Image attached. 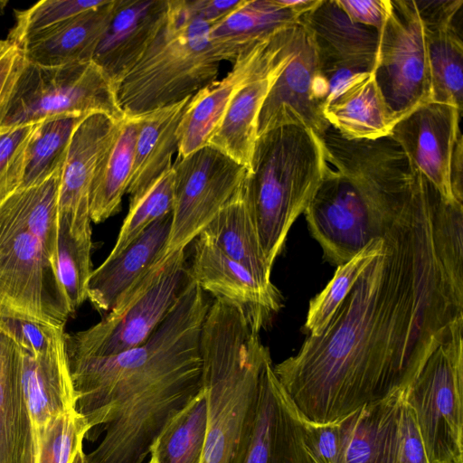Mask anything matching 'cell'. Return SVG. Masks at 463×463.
Here are the masks:
<instances>
[{
	"label": "cell",
	"mask_w": 463,
	"mask_h": 463,
	"mask_svg": "<svg viewBox=\"0 0 463 463\" xmlns=\"http://www.w3.org/2000/svg\"><path fill=\"white\" fill-rule=\"evenodd\" d=\"M383 249L324 331L273 371L299 413L336 422L406 390L463 323V204L420 173L381 235Z\"/></svg>",
	"instance_id": "cell-1"
},
{
	"label": "cell",
	"mask_w": 463,
	"mask_h": 463,
	"mask_svg": "<svg viewBox=\"0 0 463 463\" xmlns=\"http://www.w3.org/2000/svg\"><path fill=\"white\" fill-rule=\"evenodd\" d=\"M68 364L86 438L105 431L86 463H144L165 425L203 389L199 347L168 324L139 346Z\"/></svg>",
	"instance_id": "cell-2"
},
{
	"label": "cell",
	"mask_w": 463,
	"mask_h": 463,
	"mask_svg": "<svg viewBox=\"0 0 463 463\" xmlns=\"http://www.w3.org/2000/svg\"><path fill=\"white\" fill-rule=\"evenodd\" d=\"M319 137L329 165L304 213L325 258L340 266L381 238L407 201L414 172L390 136L349 140L330 127Z\"/></svg>",
	"instance_id": "cell-3"
},
{
	"label": "cell",
	"mask_w": 463,
	"mask_h": 463,
	"mask_svg": "<svg viewBox=\"0 0 463 463\" xmlns=\"http://www.w3.org/2000/svg\"><path fill=\"white\" fill-rule=\"evenodd\" d=\"M237 305L210 304L201 333L207 427L201 463H242L269 350Z\"/></svg>",
	"instance_id": "cell-4"
},
{
	"label": "cell",
	"mask_w": 463,
	"mask_h": 463,
	"mask_svg": "<svg viewBox=\"0 0 463 463\" xmlns=\"http://www.w3.org/2000/svg\"><path fill=\"white\" fill-rule=\"evenodd\" d=\"M328 165L320 137L306 127L284 125L258 136L244 187L270 266Z\"/></svg>",
	"instance_id": "cell-5"
},
{
	"label": "cell",
	"mask_w": 463,
	"mask_h": 463,
	"mask_svg": "<svg viewBox=\"0 0 463 463\" xmlns=\"http://www.w3.org/2000/svg\"><path fill=\"white\" fill-rule=\"evenodd\" d=\"M212 25L188 0H167L154 40L118 85L125 116L178 103L216 80L222 61L210 41Z\"/></svg>",
	"instance_id": "cell-6"
},
{
	"label": "cell",
	"mask_w": 463,
	"mask_h": 463,
	"mask_svg": "<svg viewBox=\"0 0 463 463\" xmlns=\"http://www.w3.org/2000/svg\"><path fill=\"white\" fill-rule=\"evenodd\" d=\"M95 113L107 115L115 121L125 118L117 87L94 61L61 66L25 61L0 117V130Z\"/></svg>",
	"instance_id": "cell-7"
},
{
	"label": "cell",
	"mask_w": 463,
	"mask_h": 463,
	"mask_svg": "<svg viewBox=\"0 0 463 463\" xmlns=\"http://www.w3.org/2000/svg\"><path fill=\"white\" fill-rule=\"evenodd\" d=\"M184 250L157 261L99 323L66 334L67 357L109 356L144 344L167 316L189 279Z\"/></svg>",
	"instance_id": "cell-8"
},
{
	"label": "cell",
	"mask_w": 463,
	"mask_h": 463,
	"mask_svg": "<svg viewBox=\"0 0 463 463\" xmlns=\"http://www.w3.org/2000/svg\"><path fill=\"white\" fill-rule=\"evenodd\" d=\"M0 313L65 326L71 315L56 269L15 193L0 204Z\"/></svg>",
	"instance_id": "cell-9"
},
{
	"label": "cell",
	"mask_w": 463,
	"mask_h": 463,
	"mask_svg": "<svg viewBox=\"0 0 463 463\" xmlns=\"http://www.w3.org/2000/svg\"><path fill=\"white\" fill-rule=\"evenodd\" d=\"M429 463H463V323L405 391Z\"/></svg>",
	"instance_id": "cell-10"
},
{
	"label": "cell",
	"mask_w": 463,
	"mask_h": 463,
	"mask_svg": "<svg viewBox=\"0 0 463 463\" xmlns=\"http://www.w3.org/2000/svg\"><path fill=\"white\" fill-rule=\"evenodd\" d=\"M380 30L373 74L396 122L431 101V80L422 19L414 0H390Z\"/></svg>",
	"instance_id": "cell-11"
},
{
	"label": "cell",
	"mask_w": 463,
	"mask_h": 463,
	"mask_svg": "<svg viewBox=\"0 0 463 463\" xmlns=\"http://www.w3.org/2000/svg\"><path fill=\"white\" fill-rule=\"evenodd\" d=\"M174 208L163 258L184 250L237 191L247 169L204 146L173 165Z\"/></svg>",
	"instance_id": "cell-12"
},
{
	"label": "cell",
	"mask_w": 463,
	"mask_h": 463,
	"mask_svg": "<svg viewBox=\"0 0 463 463\" xmlns=\"http://www.w3.org/2000/svg\"><path fill=\"white\" fill-rule=\"evenodd\" d=\"M297 24L279 32L240 55L222 80H216L192 96L177 129L178 158L185 157L206 146L229 103L241 88L251 80L269 73L291 56Z\"/></svg>",
	"instance_id": "cell-13"
},
{
	"label": "cell",
	"mask_w": 463,
	"mask_h": 463,
	"mask_svg": "<svg viewBox=\"0 0 463 463\" xmlns=\"http://www.w3.org/2000/svg\"><path fill=\"white\" fill-rule=\"evenodd\" d=\"M327 85L308 29L297 24L292 56L270 88L258 118V136L284 125H300L323 135L330 128L324 115Z\"/></svg>",
	"instance_id": "cell-14"
},
{
	"label": "cell",
	"mask_w": 463,
	"mask_h": 463,
	"mask_svg": "<svg viewBox=\"0 0 463 463\" xmlns=\"http://www.w3.org/2000/svg\"><path fill=\"white\" fill-rule=\"evenodd\" d=\"M461 112L453 105L427 102L396 122L389 135L404 152L412 170L422 175L451 204L459 203L452 192L450 165L461 134Z\"/></svg>",
	"instance_id": "cell-15"
},
{
	"label": "cell",
	"mask_w": 463,
	"mask_h": 463,
	"mask_svg": "<svg viewBox=\"0 0 463 463\" xmlns=\"http://www.w3.org/2000/svg\"><path fill=\"white\" fill-rule=\"evenodd\" d=\"M118 121L95 113L76 126L61 171L59 219L78 241L91 239L90 195L99 157Z\"/></svg>",
	"instance_id": "cell-16"
},
{
	"label": "cell",
	"mask_w": 463,
	"mask_h": 463,
	"mask_svg": "<svg viewBox=\"0 0 463 463\" xmlns=\"http://www.w3.org/2000/svg\"><path fill=\"white\" fill-rule=\"evenodd\" d=\"M242 463H314L303 437L301 414L273 371L262 370L256 415Z\"/></svg>",
	"instance_id": "cell-17"
},
{
	"label": "cell",
	"mask_w": 463,
	"mask_h": 463,
	"mask_svg": "<svg viewBox=\"0 0 463 463\" xmlns=\"http://www.w3.org/2000/svg\"><path fill=\"white\" fill-rule=\"evenodd\" d=\"M191 277L203 292L239 306L260 330L282 307L276 286H265L202 235L194 240Z\"/></svg>",
	"instance_id": "cell-18"
},
{
	"label": "cell",
	"mask_w": 463,
	"mask_h": 463,
	"mask_svg": "<svg viewBox=\"0 0 463 463\" xmlns=\"http://www.w3.org/2000/svg\"><path fill=\"white\" fill-rule=\"evenodd\" d=\"M166 8L167 0H116L112 19L92 61L109 76L117 90L154 40Z\"/></svg>",
	"instance_id": "cell-19"
},
{
	"label": "cell",
	"mask_w": 463,
	"mask_h": 463,
	"mask_svg": "<svg viewBox=\"0 0 463 463\" xmlns=\"http://www.w3.org/2000/svg\"><path fill=\"white\" fill-rule=\"evenodd\" d=\"M422 19L431 80V101L462 110L463 42L457 27L462 0L415 1Z\"/></svg>",
	"instance_id": "cell-20"
},
{
	"label": "cell",
	"mask_w": 463,
	"mask_h": 463,
	"mask_svg": "<svg viewBox=\"0 0 463 463\" xmlns=\"http://www.w3.org/2000/svg\"><path fill=\"white\" fill-rule=\"evenodd\" d=\"M299 20L313 37L320 65L373 71L379 31L352 22L335 0H321Z\"/></svg>",
	"instance_id": "cell-21"
},
{
	"label": "cell",
	"mask_w": 463,
	"mask_h": 463,
	"mask_svg": "<svg viewBox=\"0 0 463 463\" xmlns=\"http://www.w3.org/2000/svg\"><path fill=\"white\" fill-rule=\"evenodd\" d=\"M172 213L147 227L118 255L106 260L90 275L88 299L109 312L163 259L171 231Z\"/></svg>",
	"instance_id": "cell-22"
},
{
	"label": "cell",
	"mask_w": 463,
	"mask_h": 463,
	"mask_svg": "<svg viewBox=\"0 0 463 463\" xmlns=\"http://www.w3.org/2000/svg\"><path fill=\"white\" fill-rule=\"evenodd\" d=\"M405 391L367 403L338 420V463H393Z\"/></svg>",
	"instance_id": "cell-23"
},
{
	"label": "cell",
	"mask_w": 463,
	"mask_h": 463,
	"mask_svg": "<svg viewBox=\"0 0 463 463\" xmlns=\"http://www.w3.org/2000/svg\"><path fill=\"white\" fill-rule=\"evenodd\" d=\"M17 349L22 384L34 430L41 428L52 417L75 409L76 397L68 364L66 335L42 352Z\"/></svg>",
	"instance_id": "cell-24"
},
{
	"label": "cell",
	"mask_w": 463,
	"mask_h": 463,
	"mask_svg": "<svg viewBox=\"0 0 463 463\" xmlns=\"http://www.w3.org/2000/svg\"><path fill=\"white\" fill-rule=\"evenodd\" d=\"M37 439L13 341L0 333V463H36Z\"/></svg>",
	"instance_id": "cell-25"
},
{
	"label": "cell",
	"mask_w": 463,
	"mask_h": 463,
	"mask_svg": "<svg viewBox=\"0 0 463 463\" xmlns=\"http://www.w3.org/2000/svg\"><path fill=\"white\" fill-rule=\"evenodd\" d=\"M190 98L139 115L132 173L127 194L137 203L167 171L178 152L177 129Z\"/></svg>",
	"instance_id": "cell-26"
},
{
	"label": "cell",
	"mask_w": 463,
	"mask_h": 463,
	"mask_svg": "<svg viewBox=\"0 0 463 463\" xmlns=\"http://www.w3.org/2000/svg\"><path fill=\"white\" fill-rule=\"evenodd\" d=\"M116 0L81 13L30 40L20 49L25 61L40 66H61L92 61L108 28Z\"/></svg>",
	"instance_id": "cell-27"
},
{
	"label": "cell",
	"mask_w": 463,
	"mask_h": 463,
	"mask_svg": "<svg viewBox=\"0 0 463 463\" xmlns=\"http://www.w3.org/2000/svg\"><path fill=\"white\" fill-rule=\"evenodd\" d=\"M300 17L279 0H243L212 25L209 37L222 61L233 63L259 43L297 24Z\"/></svg>",
	"instance_id": "cell-28"
},
{
	"label": "cell",
	"mask_w": 463,
	"mask_h": 463,
	"mask_svg": "<svg viewBox=\"0 0 463 463\" xmlns=\"http://www.w3.org/2000/svg\"><path fill=\"white\" fill-rule=\"evenodd\" d=\"M291 56L269 73L251 80L236 92L206 146L217 149L250 170L258 138V118L261 106Z\"/></svg>",
	"instance_id": "cell-29"
},
{
	"label": "cell",
	"mask_w": 463,
	"mask_h": 463,
	"mask_svg": "<svg viewBox=\"0 0 463 463\" xmlns=\"http://www.w3.org/2000/svg\"><path fill=\"white\" fill-rule=\"evenodd\" d=\"M199 235L241 264L261 284L274 285L270 279L272 266L265 257L248 205L244 179Z\"/></svg>",
	"instance_id": "cell-30"
},
{
	"label": "cell",
	"mask_w": 463,
	"mask_h": 463,
	"mask_svg": "<svg viewBox=\"0 0 463 463\" xmlns=\"http://www.w3.org/2000/svg\"><path fill=\"white\" fill-rule=\"evenodd\" d=\"M330 127L349 140L389 136L396 120L385 103L373 71L347 85L325 109Z\"/></svg>",
	"instance_id": "cell-31"
},
{
	"label": "cell",
	"mask_w": 463,
	"mask_h": 463,
	"mask_svg": "<svg viewBox=\"0 0 463 463\" xmlns=\"http://www.w3.org/2000/svg\"><path fill=\"white\" fill-rule=\"evenodd\" d=\"M139 121V116H125L118 121L99 157L90 195V215L95 223L120 210L131 177Z\"/></svg>",
	"instance_id": "cell-32"
},
{
	"label": "cell",
	"mask_w": 463,
	"mask_h": 463,
	"mask_svg": "<svg viewBox=\"0 0 463 463\" xmlns=\"http://www.w3.org/2000/svg\"><path fill=\"white\" fill-rule=\"evenodd\" d=\"M207 427V402L201 391L163 429L150 448L157 463H201Z\"/></svg>",
	"instance_id": "cell-33"
},
{
	"label": "cell",
	"mask_w": 463,
	"mask_h": 463,
	"mask_svg": "<svg viewBox=\"0 0 463 463\" xmlns=\"http://www.w3.org/2000/svg\"><path fill=\"white\" fill-rule=\"evenodd\" d=\"M82 118L62 117L40 124L27 148L20 188L38 184L62 167L71 135Z\"/></svg>",
	"instance_id": "cell-34"
},
{
	"label": "cell",
	"mask_w": 463,
	"mask_h": 463,
	"mask_svg": "<svg viewBox=\"0 0 463 463\" xmlns=\"http://www.w3.org/2000/svg\"><path fill=\"white\" fill-rule=\"evenodd\" d=\"M383 240L375 239L343 265L337 266L333 279L309 302L305 331L319 335L349 293L354 284L372 260L381 253Z\"/></svg>",
	"instance_id": "cell-35"
},
{
	"label": "cell",
	"mask_w": 463,
	"mask_h": 463,
	"mask_svg": "<svg viewBox=\"0 0 463 463\" xmlns=\"http://www.w3.org/2000/svg\"><path fill=\"white\" fill-rule=\"evenodd\" d=\"M91 248V239L75 240L60 222L57 276L71 315L88 298Z\"/></svg>",
	"instance_id": "cell-36"
},
{
	"label": "cell",
	"mask_w": 463,
	"mask_h": 463,
	"mask_svg": "<svg viewBox=\"0 0 463 463\" xmlns=\"http://www.w3.org/2000/svg\"><path fill=\"white\" fill-rule=\"evenodd\" d=\"M174 180L172 166L137 203L129 205L116 243L107 258L118 255L152 223L173 213Z\"/></svg>",
	"instance_id": "cell-37"
},
{
	"label": "cell",
	"mask_w": 463,
	"mask_h": 463,
	"mask_svg": "<svg viewBox=\"0 0 463 463\" xmlns=\"http://www.w3.org/2000/svg\"><path fill=\"white\" fill-rule=\"evenodd\" d=\"M89 430L76 409L52 417L35 430L36 463H71L76 452L82 448Z\"/></svg>",
	"instance_id": "cell-38"
},
{
	"label": "cell",
	"mask_w": 463,
	"mask_h": 463,
	"mask_svg": "<svg viewBox=\"0 0 463 463\" xmlns=\"http://www.w3.org/2000/svg\"><path fill=\"white\" fill-rule=\"evenodd\" d=\"M105 0H43L26 10L15 11V24L7 40L21 48L30 40L65 21L102 5Z\"/></svg>",
	"instance_id": "cell-39"
},
{
	"label": "cell",
	"mask_w": 463,
	"mask_h": 463,
	"mask_svg": "<svg viewBox=\"0 0 463 463\" xmlns=\"http://www.w3.org/2000/svg\"><path fill=\"white\" fill-rule=\"evenodd\" d=\"M42 122L0 130V204L21 187L27 148Z\"/></svg>",
	"instance_id": "cell-40"
},
{
	"label": "cell",
	"mask_w": 463,
	"mask_h": 463,
	"mask_svg": "<svg viewBox=\"0 0 463 463\" xmlns=\"http://www.w3.org/2000/svg\"><path fill=\"white\" fill-rule=\"evenodd\" d=\"M0 333L24 351H44L62 338L64 326H54L15 315L0 313Z\"/></svg>",
	"instance_id": "cell-41"
},
{
	"label": "cell",
	"mask_w": 463,
	"mask_h": 463,
	"mask_svg": "<svg viewBox=\"0 0 463 463\" xmlns=\"http://www.w3.org/2000/svg\"><path fill=\"white\" fill-rule=\"evenodd\" d=\"M304 442L314 463H338L339 422L316 423L301 415Z\"/></svg>",
	"instance_id": "cell-42"
},
{
	"label": "cell",
	"mask_w": 463,
	"mask_h": 463,
	"mask_svg": "<svg viewBox=\"0 0 463 463\" xmlns=\"http://www.w3.org/2000/svg\"><path fill=\"white\" fill-rule=\"evenodd\" d=\"M393 463H429L411 408L404 401Z\"/></svg>",
	"instance_id": "cell-43"
},
{
	"label": "cell",
	"mask_w": 463,
	"mask_h": 463,
	"mask_svg": "<svg viewBox=\"0 0 463 463\" xmlns=\"http://www.w3.org/2000/svg\"><path fill=\"white\" fill-rule=\"evenodd\" d=\"M25 60L22 50L9 40H0V117L5 110Z\"/></svg>",
	"instance_id": "cell-44"
},
{
	"label": "cell",
	"mask_w": 463,
	"mask_h": 463,
	"mask_svg": "<svg viewBox=\"0 0 463 463\" xmlns=\"http://www.w3.org/2000/svg\"><path fill=\"white\" fill-rule=\"evenodd\" d=\"M349 19L380 32L390 10V0H335Z\"/></svg>",
	"instance_id": "cell-45"
},
{
	"label": "cell",
	"mask_w": 463,
	"mask_h": 463,
	"mask_svg": "<svg viewBox=\"0 0 463 463\" xmlns=\"http://www.w3.org/2000/svg\"><path fill=\"white\" fill-rule=\"evenodd\" d=\"M190 7L201 19L214 24L239 7L243 0H188Z\"/></svg>",
	"instance_id": "cell-46"
},
{
	"label": "cell",
	"mask_w": 463,
	"mask_h": 463,
	"mask_svg": "<svg viewBox=\"0 0 463 463\" xmlns=\"http://www.w3.org/2000/svg\"><path fill=\"white\" fill-rule=\"evenodd\" d=\"M450 181L454 197L463 203V137L460 134L457 139L450 165Z\"/></svg>",
	"instance_id": "cell-47"
},
{
	"label": "cell",
	"mask_w": 463,
	"mask_h": 463,
	"mask_svg": "<svg viewBox=\"0 0 463 463\" xmlns=\"http://www.w3.org/2000/svg\"><path fill=\"white\" fill-rule=\"evenodd\" d=\"M279 3L302 16L313 10L321 0H279Z\"/></svg>",
	"instance_id": "cell-48"
},
{
	"label": "cell",
	"mask_w": 463,
	"mask_h": 463,
	"mask_svg": "<svg viewBox=\"0 0 463 463\" xmlns=\"http://www.w3.org/2000/svg\"><path fill=\"white\" fill-rule=\"evenodd\" d=\"M71 463H86L85 453L82 448L76 452Z\"/></svg>",
	"instance_id": "cell-49"
},
{
	"label": "cell",
	"mask_w": 463,
	"mask_h": 463,
	"mask_svg": "<svg viewBox=\"0 0 463 463\" xmlns=\"http://www.w3.org/2000/svg\"><path fill=\"white\" fill-rule=\"evenodd\" d=\"M8 1L7 0H0V14L4 13V10L5 6L7 5Z\"/></svg>",
	"instance_id": "cell-50"
},
{
	"label": "cell",
	"mask_w": 463,
	"mask_h": 463,
	"mask_svg": "<svg viewBox=\"0 0 463 463\" xmlns=\"http://www.w3.org/2000/svg\"><path fill=\"white\" fill-rule=\"evenodd\" d=\"M147 463H157V461H156V458L153 455H150V458Z\"/></svg>",
	"instance_id": "cell-51"
}]
</instances>
